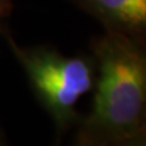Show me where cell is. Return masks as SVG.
Returning <instances> with one entry per match:
<instances>
[{
	"instance_id": "6da1fadb",
	"label": "cell",
	"mask_w": 146,
	"mask_h": 146,
	"mask_svg": "<svg viewBox=\"0 0 146 146\" xmlns=\"http://www.w3.org/2000/svg\"><path fill=\"white\" fill-rule=\"evenodd\" d=\"M95 95L84 139L110 144L144 131L146 54L140 39L107 32L94 43Z\"/></svg>"
},
{
	"instance_id": "7a4b0ae2",
	"label": "cell",
	"mask_w": 146,
	"mask_h": 146,
	"mask_svg": "<svg viewBox=\"0 0 146 146\" xmlns=\"http://www.w3.org/2000/svg\"><path fill=\"white\" fill-rule=\"evenodd\" d=\"M34 94L58 128L77 118L79 100L94 88L96 67L88 56H63L46 48H21L9 38Z\"/></svg>"
},
{
	"instance_id": "3957f363",
	"label": "cell",
	"mask_w": 146,
	"mask_h": 146,
	"mask_svg": "<svg viewBox=\"0 0 146 146\" xmlns=\"http://www.w3.org/2000/svg\"><path fill=\"white\" fill-rule=\"evenodd\" d=\"M107 32L140 39L146 27V0H76Z\"/></svg>"
},
{
	"instance_id": "277c9868",
	"label": "cell",
	"mask_w": 146,
	"mask_h": 146,
	"mask_svg": "<svg viewBox=\"0 0 146 146\" xmlns=\"http://www.w3.org/2000/svg\"><path fill=\"white\" fill-rule=\"evenodd\" d=\"M99 146H146V140H145V134L144 131L136 134L131 138H128L121 141H115V143H110V144H104Z\"/></svg>"
},
{
	"instance_id": "5b68a950",
	"label": "cell",
	"mask_w": 146,
	"mask_h": 146,
	"mask_svg": "<svg viewBox=\"0 0 146 146\" xmlns=\"http://www.w3.org/2000/svg\"><path fill=\"white\" fill-rule=\"evenodd\" d=\"M11 6V0H0V28H1V21L10 12Z\"/></svg>"
},
{
	"instance_id": "8992f818",
	"label": "cell",
	"mask_w": 146,
	"mask_h": 146,
	"mask_svg": "<svg viewBox=\"0 0 146 146\" xmlns=\"http://www.w3.org/2000/svg\"><path fill=\"white\" fill-rule=\"evenodd\" d=\"M0 146H1V145H0Z\"/></svg>"
}]
</instances>
